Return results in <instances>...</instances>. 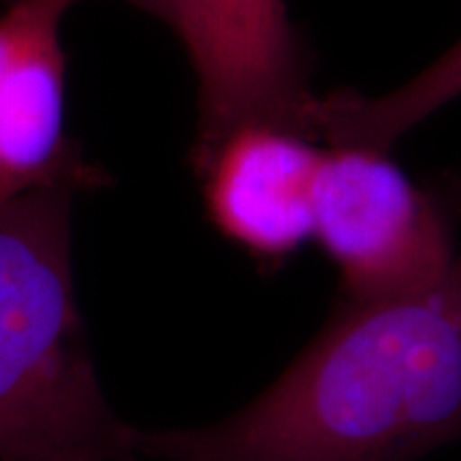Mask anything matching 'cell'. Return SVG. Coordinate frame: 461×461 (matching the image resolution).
<instances>
[{
  "instance_id": "3957f363",
  "label": "cell",
  "mask_w": 461,
  "mask_h": 461,
  "mask_svg": "<svg viewBox=\"0 0 461 461\" xmlns=\"http://www.w3.org/2000/svg\"><path fill=\"white\" fill-rule=\"evenodd\" d=\"M312 241L336 267L342 299L419 291L457 261L447 197L414 182L389 149L359 143L322 149Z\"/></svg>"
},
{
  "instance_id": "5b68a950",
  "label": "cell",
  "mask_w": 461,
  "mask_h": 461,
  "mask_svg": "<svg viewBox=\"0 0 461 461\" xmlns=\"http://www.w3.org/2000/svg\"><path fill=\"white\" fill-rule=\"evenodd\" d=\"M322 149L293 126L250 122L194 152L205 212L222 238L265 263L312 241Z\"/></svg>"
},
{
  "instance_id": "7a4b0ae2",
  "label": "cell",
  "mask_w": 461,
  "mask_h": 461,
  "mask_svg": "<svg viewBox=\"0 0 461 461\" xmlns=\"http://www.w3.org/2000/svg\"><path fill=\"white\" fill-rule=\"evenodd\" d=\"M79 184L0 201V461H135L103 395L73 285Z\"/></svg>"
},
{
  "instance_id": "52a82bcc",
  "label": "cell",
  "mask_w": 461,
  "mask_h": 461,
  "mask_svg": "<svg viewBox=\"0 0 461 461\" xmlns=\"http://www.w3.org/2000/svg\"><path fill=\"white\" fill-rule=\"evenodd\" d=\"M461 96V37L431 65L387 95H338L321 101L319 132L331 143L384 148Z\"/></svg>"
},
{
  "instance_id": "8992f818",
  "label": "cell",
  "mask_w": 461,
  "mask_h": 461,
  "mask_svg": "<svg viewBox=\"0 0 461 461\" xmlns=\"http://www.w3.org/2000/svg\"><path fill=\"white\" fill-rule=\"evenodd\" d=\"M58 0H15L0 15V201L58 182L99 184L65 135L67 75Z\"/></svg>"
},
{
  "instance_id": "277c9868",
  "label": "cell",
  "mask_w": 461,
  "mask_h": 461,
  "mask_svg": "<svg viewBox=\"0 0 461 461\" xmlns=\"http://www.w3.org/2000/svg\"><path fill=\"white\" fill-rule=\"evenodd\" d=\"M165 22L182 39L197 75L194 152L250 122L319 132V101L305 86L285 0H167Z\"/></svg>"
},
{
  "instance_id": "6da1fadb",
  "label": "cell",
  "mask_w": 461,
  "mask_h": 461,
  "mask_svg": "<svg viewBox=\"0 0 461 461\" xmlns=\"http://www.w3.org/2000/svg\"><path fill=\"white\" fill-rule=\"evenodd\" d=\"M461 440V257L434 285L342 299L250 403L197 429H137L163 461H419Z\"/></svg>"
},
{
  "instance_id": "ba28073f",
  "label": "cell",
  "mask_w": 461,
  "mask_h": 461,
  "mask_svg": "<svg viewBox=\"0 0 461 461\" xmlns=\"http://www.w3.org/2000/svg\"><path fill=\"white\" fill-rule=\"evenodd\" d=\"M62 5H71L75 0H60ZM131 5H135V7H140L141 11H146V14L158 17V20H167V0H129Z\"/></svg>"
}]
</instances>
